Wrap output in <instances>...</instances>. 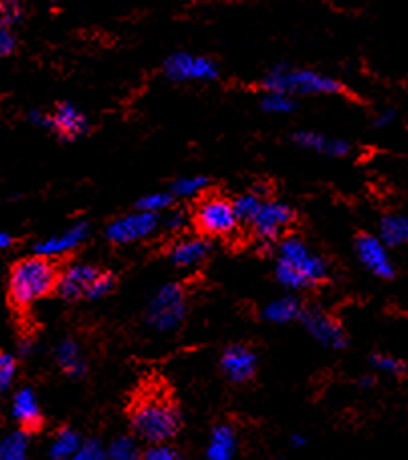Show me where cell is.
<instances>
[{
  "label": "cell",
  "mask_w": 408,
  "mask_h": 460,
  "mask_svg": "<svg viewBox=\"0 0 408 460\" xmlns=\"http://www.w3.org/2000/svg\"><path fill=\"white\" fill-rule=\"evenodd\" d=\"M13 416L24 430H37L43 422L37 394L31 388H21L13 398Z\"/></svg>",
  "instance_id": "17"
},
{
  "label": "cell",
  "mask_w": 408,
  "mask_h": 460,
  "mask_svg": "<svg viewBox=\"0 0 408 460\" xmlns=\"http://www.w3.org/2000/svg\"><path fill=\"white\" fill-rule=\"evenodd\" d=\"M291 137L297 146L328 155V158H344V155L352 152V144L346 142V139H333L324 134H317V131H296Z\"/></svg>",
  "instance_id": "16"
},
{
  "label": "cell",
  "mask_w": 408,
  "mask_h": 460,
  "mask_svg": "<svg viewBox=\"0 0 408 460\" xmlns=\"http://www.w3.org/2000/svg\"><path fill=\"white\" fill-rule=\"evenodd\" d=\"M173 200H174V196H173V192H152V194H146V196H142L140 200L136 202V208L137 210H148V212H158L160 210H164V208H168L170 204H173Z\"/></svg>",
  "instance_id": "29"
},
{
  "label": "cell",
  "mask_w": 408,
  "mask_h": 460,
  "mask_svg": "<svg viewBox=\"0 0 408 460\" xmlns=\"http://www.w3.org/2000/svg\"><path fill=\"white\" fill-rule=\"evenodd\" d=\"M89 236V226L85 223H77L71 228L65 230L61 234L49 236L45 241H39L35 244V252L43 254V257H61V254H67L73 249H77L81 243H85Z\"/></svg>",
  "instance_id": "14"
},
{
  "label": "cell",
  "mask_w": 408,
  "mask_h": 460,
  "mask_svg": "<svg viewBox=\"0 0 408 460\" xmlns=\"http://www.w3.org/2000/svg\"><path fill=\"white\" fill-rule=\"evenodd\" d=\"M186 223H189V218H186L184 212H173V215H170L166 220V226L170 230H181L186 226Z\"/></svg>",
  "instance_id": "38"
},
{
  "label": "cell",
  "mask_w": 408,
  "mask_h": 460,
  "mask_svg": "<svg viewBox=\"0 0 408 460\" xmlns=\"http://www.w3.org/2000/svg\"><path fill=\"white\" fill-rule=\"evenodd\" d=\"M16 51V37L13 27L0 22V57H8Z\"/></svg>",
  "instance_id": "36"
},
{
  "label": "cell",
  "mask_w": 408,
  "mask_h": 460,
  "mask_svg": "<svg viewBox=\"0 0 408 460\" xmlns=\"http://www.w3.org/2000/svg\"><path fill=\"white\" fill-rule=\"evenodd\" d=\"M356 254L362 265L378 279L395 277V262L388 254V246L380 241V236L360 234L356 238Z\"/></svg>",
  "instance_id": "11"
},
{
  "label": "cell",
  "mask_w": 408,
  "mask_h": 460,
  "mask_svg": "<svg viewBox=\"0 0 408 460\" xmlns=\"http://www.w3.org/2000/svg\"><path fill=\"white\" fill-rule=\"evenodd\" d=\"M197 225L210 236H226L239 225L236 212L231 200L218 199V196H210L204 199L197 210Z\"/></svg>",
  "instance_id": "9"
},
{
  "label": "cell",
  "mask_w": 408,
  "mask_h": 460,
  "mask_svg": "<svg viewBox=\"0 0 408 460\" xmlns=\"http://www.w3.org/2000/svg\"><path fill=\"white\" fill-rule=\"evenodd\" d=\"M16 376V358L8 351H0V392L11 388Z\"/></svg>",
  "instance_id": "31"
},
{
  "label": "cell",
  "mask_w": 408,
  "mask_h": 460,
  "mask_svg": "<svg viewBox=\"0 0 408 460\" xmlns=\"http://www.w3.org/2000/svg\"><path fill=\"white\" fill-rule=\"evenodd\" d=\"M158 225L160 220L156 212L136 210L132 215L121 217L105 226V238L113 244H129L136 241H144V238L156 233Z\"/></svg>",
  "instance_id": "8"
},
{
  "label": "cell",
  "mask_w": 408,
  "mask_h": 460,
  "mask_svg": "<svg viewBox=\"0 0 408 460\" xmlns=\"http://www.w3.org/2000/svg\"><path fill=\"white\" fill-rule=\"evenodd\" d=\"M51 129L63 139H77L89 131V123L73 103H59L51 113Z\"/></svg>",
  "instance_id": "15"
},
{
  "label": "cell",
  "mask_w": 408,
  "mask_h": 460,
  "mask_svg": "<svg viewBox=\"0 0 408 460\" xmlns=\"http://www.w3.org/2000/svg\"><path fill=\"white\" fill-rule=\"evenodd\" d=\"M24 19V6L21 0H0V22L14 27Z\"/></svg>",
  "instance_id": "30"
},
{
  "label": "cell",
  "mask_w": 408,
  "mask_h": 460,
  "mask_svg": "<svg viewBox=\"0 0 408 460\" xmlns=\"http://www.w3.org/2000/svg\"><path fill=\"white\" fill-rule=\"evenodd\" d=\"M293 210L283 202H271L265 200L261 202L255 217L251 218V228L261 243L271 244L279 238L285 230H288L293 223Z\"/></svg>",
  "instance_id": "7"
},
{
  "label": "cell",
  "mask_w": 408,
  "mask_h": 460,
  "mask_svg": "<svg viewBox=\"0 0 408 460\" xmlns=\"http://www.w3.org/2000/svg\"><path fill=\"white\" fill-rule=\"evenodd\" d=\"M194 3H208V0H194Z\"/></svg>",
  "instance_id": "44"
},
{
  "label": "cell",
  "mask_w": 408,
  "mask_h": 460,
  "mask_svg": "<svg viewBox=\"0 0 408 460\" xmlns=\"http://www.w3.org/2000/svg\"><path fill=\"white\" fill-rule=\"evenodd\" d=\"M164 75L174 84H202V81H215L218 67L208 57L176 51L166 57Z\"/></svg>",
  "instance_id": "6"
},
{
  "label": "cell",
  "mask_w": 408,
  "mask_h": 460,
  "mask_svg": "<svg viewBox=\"0 0 408 460\" xmlns=\"http://www.w3.org/2000/svg\"><path fill=\"white\" fill-rule=\"evenodd\" d=\"M261 108H263L267 113H291L296 110V100L293 95L288 92H267L263 95V102H261Z\"/></svg>",
  "instance_id": "25"
},
{
  "label": "cell",
  "mask_w": 408,
  "mask_h": 460,
  "mask_svg": "<svg viewBox=\"0 0 408 460\" xmlns=\"http://www.w3.org/2000/svg\"><path fill=\"white\" fill-rule=\"evenodd\" d=\"M275 277L288 289L301 291L328 279V262L309 249L301 238L288 236L279 244Z\"/></svg>",
  "instance_id": "1"
},
{
  "label": "cell",
  "mask_w": 408,
  "mask_h": 460,
  "mask_svg": "<svg viewBox=\"0 0 408 460\" xmlns=\"http://www.w3.org/2000/svg\"><path fill=\"white\" fill-rule=\"evenodd\" d=\"M81 440L77 432L73 430H61L51 442V448H49V456L55 460H65V458H75L77 450L81 447Z\"/></svg>",
  "instance_id": "24"
},
{
  "label": "cell",
  "mask_w": 408,
  "mask_h": 460,
  "mask_svg": "<svg viewBox=\"0 0 408 460\" xmlns=\"http://www.w3.org/2000/svg\"><path fill=\"white\" fill-rule=\"evenodd\" d=\"M220 369L233 384H243L255 374L257 369V356L253 353L247 345L235 343L226 348L223 358H220Z\"/></svg>",
  "instance_id": "12"
},
{
  "label": "cell",
  "mask_w": 408,
  "mask_h": 460,
  "mask_svg": "<svg viewBox=\"0 0 408 460\" xmlns=\"http://www.w3.org/2000/svg\"><path fill=\"white\" fill-rule=\"evenodd\" d=\"M132 426L142 440L158 445L173 440L181 432V414L170 402L150 398L134 408Z\"/></svg>",
  "instance_id": "4"
},
{
  "label": "cell",
  "mask_w": 408,
  "mask_h": 460,
  "mask_svg": "<svg viewBox=\"0 0 408 460\" xmlns=\"http://www.w3.org/2000/svg\"><path fill=\"white\" fill-rule=\"evenodd\" d=\"M207 186V176H186L173 182V196H178V199H192V196L200 194Z\"/></svg>",
  "instance_id": "27"
},
{
  "label": "cell",
  "mask_w": 408,
  "mask_h": 460,
  "mask_svg": "<svg viewBox=\"0 0 408 460\" xmlns=\"http://www.w3.org/2000/svg\"><path fill=\"white\" fill-rule=\"evenodd\" d=\"M105 453H108V456L113 460H134L140 456V450H137L136 440L129 437L116 438L108 448H105Z\"/></svg>",
  "instance_id": "28"
},
{
  "label": "cell",
  "mask_w": 408,
  "mask_h": 460,
  "mask_svg": "<svg viewBox=\"0 0 408 460\" xmlns=\"http://www.w3.org/2000/svg\"><path fill=\"white\" fill-rule=\"evenodd\" d=\"M393 121H395V111L393 110H385V111L378 115L377 119H374V128H378V129L388 128Z\"/></svg>",
  "instance_id": "39"
},
{
  "label": "cell",
  "mask_w": 408,
  "mask_h": 460,
  "mask_svg": "<svg viewBox=\"0 0 408 460\" xmlns=\"http://www.w3.org/2000/svg\"><path fill=\"white\" fill-rule=\"evenodd\" d=\"M360 385H362V388H370V385H374V377H370V376H364V377H362V382H360Z\"/></svg>",
  "instance_id": "43"
},
{
  "label": "cell",
  "mask_w": 408,
  "mask_h": 460,
  "mask_svg": "<svg viewBox=\"0 0 408 460\" xmlns=\"http://www.w3.org/2000/svg\"><path fill=\"white\" fill-rule=\"evenodd\" d=\"M267 92H288L291 95H338L344 85L338 79L324 75L314 69H296L288 65H277L263 79Z\"/></svg>",
  "instance_id": "3"
},
{
  "label": "cell",
  "mask_w": 408,
  "mask_h": 460,
  "mask_svg": "<svg viewBox=\"0 0 408 460\" xmlns=\"http://www.w3.org/2000/svg\"><path fill=\"white\" fill-rule=\"evenodd\" d=\"M29 121L32 126L37 128H45V129H51V115L43 110H32L29 111Z\"/></svg>",
  "instance_id": "37"
},
{
  "label": "cell",
  "mask_w": 408,
  "mask_h": 460,
  "mask_svg": "<svg viewBox=\"0 0 408 460\" xmlns=\"http://www.w3.org/2000/svg\"><path fill=\"white\" fill-rule=\"evenodd\" d=\"M13 246V236L8 233H0V251H6Z\"/></svg>",
  "instance_id": "41"
},
{
  "label": "cell",
  "mask_w": 408,
  "mask_h": 460,
  "mask_svg": "<svg viewBox=\"0 0 408 460\" xmlns=\"http://www.w3.org/2000/svg\"><path fill=\"white\" fill-rule=\"evenodd\" d=\"M299 319L301 323L306 325L309 335H312L317 343H322L324 348L341 349L346 345L344 327L328 314H324L322 309H304Z\"/></svg>",
  "instance_id": "10"
},
{
  "label": "cell",
  "mask_w": 408,
  "mask_h": 460,
  "mask_svg": "<svg viewBox=\"0 0 408 460\" xmlns=\"http://www.w3.org/2000/svg\"><path fill=\"white\" fill-rule=\"evenodd\" d=\"M261 202H263V196H261L259 190L255 192H247V194H241L239 199L233 202L235 212H236V218H239V223H251V218L255 217V212L259 210Z\"/></svg>",
  "instance_id": "26"
},
{
  "label": "cell",
  "mask_w": 408,
  "mask_h": 460,
  "mask_svg": "<svg viewBox=\"0 0 408 460\" xmlns=\"http://www.w3.org/2000/svg\"><path fill=\"white\" fill-rule=\"evenodd\" d=\"M380 241L385 243L388 249H395V246L408 244V218L390 215L380 220Z\"/></svg>",
  "instance_id": "21"
},
{
  "label": "cell",
  "mask_w": 408,
  "mask_h": 460,
  "mask_svg": "<svg viewBox=\"0 0 408 460\" xmlns=\"http://www.w3.org/2000/svg\"><path fill=\"white\" fill-rule=\"evenodd\" d=\"M19 353L22 358H27L32 353V340H21L19 341Z\"/></svg>",
  "instance_id": "40"
},
{
  "label": "cell",
  "mask_w": 408,
  "mask_h": 460,
  "mask_svg": "<svg viewBox=\"0 0 408 460\" xmlns=\"http://www.w3.org/2000/svg\"><path fill=\"white\" fill-rule=\"evenodd\" d=\"M57 364L71 377H79L85 374V361L81 358L79 345L73 340H65L57 348Z\"/></svg>",
  "instance_id": "22"
},
{
  "label": "cell",
  "mask_w": 408,
  "mask_h": 460,
  "mask_svg": "<svg viewBox=\"0 0 408 460\" xmlns=\"http://www.w3.org/2000/svg\"><path fill=\"white\" fill-rule=\"evenodd\" d=\"M29 455V432L14 430L0 437V460H22Z\"/></svg>",
  "instance_id": "23"
},
{
  "label": "cell",
  "mask_w": 408,
  "mask_h": 460,
  "mask_svg": "<svg viewBox=\"0 0 408 460\" xmlns=\"http://www.w3.org/2000/svg\"><path fill=\"white\" fill-rule=\"evenodd\" d=\"M113 285H116V279H113V275L100 273L93 279V283L89 285L85 297L87 299H102L113 289Z\"/></svg>",
  "instance_id": "33"
},
{
  "label": "cell",
  "mask_w": 408,
  "mask_h": 460,
  "mask_svg": "<svg viewBox=\"0 0 408 460\" xmlns=\"http://www.w3.org/2000/svg\"><path fill=\"white\" fill-rule=\"evenodd\" d=\"M186 317V295L178 283L162 285L146 307V322L156 332L168 333L181 327Z\"/></svg>",
  "instance_id": "5"
},
{
  "label": "cell",
  "mask_w": 408,
  "mask_h": 460,
  "mask_svg": "<svg viewBox=\"0 0 408 460\" xmlns=\"http://www.w3.org/2000/svg\"><path fill=\"white\" fill-rule=\"evenodd\" d=\"M212 246L207 241V238L200 236H192V238H184V241L176 243L170 251V259L176 267L189 269V267H197L202 261H207L210 254Z\"/></svg>",
  "instance_id": "18"
},
{
  "label": "cell",
  "mask_w": 408,
  "mask_h": 460,
  "mask_svg": "<svg viewBox=\"0 0 408 460\" xmlns=\"http://www.w3.org/2000/svg\"><path fill=\"white\" fill-rule=\"evenodd\" d=\"M97 275H100V270H97L93 265H84V262H79V265H71L69 269L63 270L59 279H57L55 291L59 293V297L63 299L75 301L81 297V295L87 293L89 285L93 283V279Z\"/></svg>",
  "instance_id": "13"
},
{
  "label": "cell",
  "mask_w": 408,
  "mask_h": 460,
  "mask_svg": "<svg viewBox=\"0 0 408 460\" xmlns=\"http://www.w3.org/2000/svg\"><path fill=\"white\" fill-rule=\"evenodd\" d=\"M105 456H108V453H105V448L100 440H85L81 442L75 460H103Z\"/></svg>",
  "instance_id": "34"
},
{
  "label": "cell",
  "mask_w": 408,
  "mask_h": 460,
  "mask_svg": "<svg viewBox=\"0 0 408 460\" xmlns=\"http://www.w3.org/2000/svg\"><path fill=\"white\" fill-rule=\"evenodd\" d=\"M57 279L59 273L51 259L35 252L32 257L14 262L8 277V295L16 307H31L32 303L55 291Z\"/></svg>",
  "instance_id": "2"
},
{
  "label": "cell",
  "mask_w": 408,
  "mask_h": 460,
  "mask_svg": "<svg viewBox=\"0 0 408 460\" xmlns=\"http://www.w3.org/2000/svg\"><path fill=\"white\" fill-rule=\"evenodd\" d=\"M370 361H372V366L378 369V372H385L390 376H403L406 372V366L401 359L386 356V353H374Z\"/></svg>",
  "instance_id": "32"
},
{
  "label": "cell",
  "mask_w": 408,
  "mask_h": 460,
  "mask_svg": "<svg viewBox=\"0 0 408 460\" xmlns=\"http://www.w3.org/2000/svg\"><path fill=\"white\" fill-rule=\"evenodd\" d=\"M291 445L296 447V448H301V447L307 445V438L304 437V434H293V437H291Z\"/></svg>",
  "instance_id": "42"
},
{
  "label": "cell",
  "mask_w": 408,
  "mask_h": 460,
  "mask_svg": "<svg viewBox=\"0 0 408 460\" xmlns=\"http://www.w3.org/2000/svg\"><path fill=\"white\" fill-rule=\"evenodd\" d=\"M236 453V438L233 426L218 424L210 434V445L207 448V456L210 460H228Z\"/></svg>",
  "instance_id": "19"
},
{
  "label": "cell",
  "mask_w": 408,
  "mask_h": 460,
  "mask_svg": "<svg viewBox=\"0 0 408 460\" xmlns=\"http://www.w3.org/2000/svg\"><path fill=\"white\" fill-rule=\"evenodd\" d=\"M301 311H304V307H301V303L296 297H281L265 305L261 317L269 323H289L299 319Z\"/></svg>",
  "instance_id": "20"
},
{
  "label": "cell",
  "mask_w": 408,
  "mask_h": 460,
  "mask_svg": "<svg viewBox=\"0 0 408 460\" xmlns=\"http://www.w3.org/2000/svg\"><path fill=\"white\" fill-rule=\"evenodd\" d=\"M142 456L146 460H174L178 456V450L166 445V442H158V445L146 448V453Z\"/></svg>",
  "instance_id": "35"
}]
</instances>
